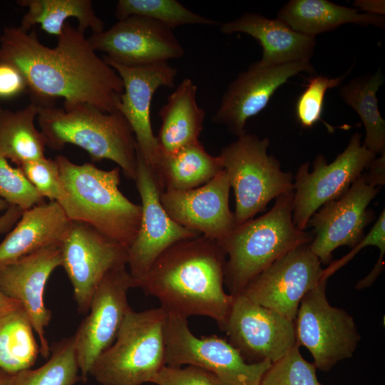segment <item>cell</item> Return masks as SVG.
<instances>
[{"instance_id":"cell-1","label":"cell","mask_w":385,"mask_h":385,"mask_svg":"<svg viewBox=\"0 0 385 385\" xmlns=\"http://www.w3.org/2000/svg\"><path fill=\"white\" fill-rule=\"evenodd\" d=\"M14 65L23 73L31 102L63 107L88 103L107 113L118 111L123 92L117 72L100 58L85 31L68 21L53 48L43 45L34 31L6 26L0 36V62Z\"/></svg>"},{"instance_id":"cell-36","label":"cell","mask_w":385,"mask_h":385,"mask_svg":"<svg viewBox=\"0 0 385 385\" xmlns=\"http://www.w3.org/2000/svg\"><path fill=\"white\" fill-rule=\"evenodd\" d=\"M36 191L50 201L60 202L63 190L56 160L46 157L19 166Z\"/></svg>"},{"instance_id":"cell-25","label":"cell","mask_w":385,"mask_h":385,"mask_svg":"<svg viewBox=\"0 0 385 385\" xmlns=\"http://www.w3.org/2000/svg\"><path fill=\"white\" fill-rule=\"evenodd\" d=\"M277 18L297 32L314 38L346 24L385 26L384 16L360 14L327 0H291L279 10Z\"/></svg>"},{"instance_id":"cell-29","label":"cell","mask_w":385,"mask_h":385,"mask_svg":"<svg viewBox=\"0 0 385 385\" xmlns=\"http://www.w3.org/2000/svg\"><path fill=\"white\" fill-rule=\"evenodd\" d=\"M384 83V76L379 67L374 73L353 78L339 89L342 100L356 112L364 126L362 144L375 155L385 153V121L379 113L376 98Z\"/></svg>"},{"instance_id":"cell-16","label":"cell","mask_w":385,"mask_h":385,"mask_svg":"<svg viewBox=\"0 0 385 385\" xmlns=\"http://www.w3.org/2000/svg\"><path fill=\"white\" fill-rule=\"evenodd\" d=\"M104 58L125 66H143L183 56L185 50L173 30L154 20L130 16L87 38Z\"/></svg>"},{"instance_id":"cell-43","label":"cell","mask_w":385,"mask_h":385,"mask_svg":"<svg viewBox=\"0 0 385 385\" xmlns=\"http://www.w3.org/2000/svg\"><path fill=\"white\" fill-rule=\"evenodd\" d=\"M21 307L16 300L5 294L0 289V318Z\"/></svg>"},{"instance_id":"cell-18","label":"cell","mask_w":385,"mask_h":385,"mask_svg":"<svg viewBox=\"0 0 385 385\" xmlns=\"http://www.w3.org/2000/svg\"><path fill=\"white\" fill-rule=\"evenodd\" d=\"M379 190L361 175L342 197L313 214L307 227H313L315 237L309 245L322 263L329 264L337 247H354L364 237V229L374 217L368 206Z\"/></svg>"},{"instance_id":"cell-12","label":"cell","mask_w":385,"mask_h":385,"mask_svg":"<svg viewBox=\"0 0 385 385\" xmlns=\"http://www.w3.org/2000/svg\"><path fill=\"white\" fill-rule=\"evenodd\" d=\"M133 281L126 267L110 272L96 289L86 317L73 335L81 379L86 381L101 355L114 342L131 309L128 293Z\"/></svg>"},{"instance_id":"cell-14","label":"cell","mask_w":385,"mask_h":385,"mask_svg":"<svg viewBox=\"0 0 385 385\" xmlns=\"http://www.w3.org/2000/svg\"><path fill=\"white\" fill-rule=\"evenodd\" d=\"M135 182L141 200L138 234L128 249V272L135 283L148 271L158 257L174 243L200 235L175 222L164 209L163 192L155 173L137 151Z\"/></svg>"},{"instance_id":"cell-8","label":"cell","mask_w":385,"mask_h":385,"mask_svg":"<svg viewBox=\"0 0 385 385\" xmlns=\"http://www.w3.org/2000/svg\"><path fill=\"white\" fill-rule=\"evenodd\" d=\"M164 327L165 363L194 366L215 375L225 385H260L272 364L248 363L228 341L212 335L197 337L188 319L167 313Z\"/></svg>"},{"instance_id":"cell-9","label":"cell","mask_w":385,"mask_h":385,"mask_svg":"<svg viewBox=\"0 0 385 385\" xmlns=\"http://www.w3.org/2000/svg\"><path fill=\"white\" fill-rule=\"evenodd\" d=\"M327 281L322 279L304 296L294 321L297 344L309 350L322 371L352 357L360 341L354 318L329 304Z\"/></svg>"},{"instance_id":"cell-24","label":"cell","mask_w":385,"mask_h":385,"mask_svg":"<svg viewBox=\"0 0 385 385\" xmlns=\"http://www.w3.org/2000/svg\"><path fill=\"white\" fill-rule=\"evenodd\" d=\"M197 88L185 78L160 108L161 125L156 139L160 155L171 154L199 140L205 112L196 100Z\"/></svg>"},{"instance_id":"cell-19","label":"cell","mask_w":385,"mask_h":385,"mask_svg":"<svg viewBox=\"0 0 385 385\" xmlns=\"http://www.w3.org/2000/svg\"><path fill=\"white\" fill-rule=\"evenodd\" d=\"M301 72L315 73L309 60L269 67L253 63L230 83L212 115V122L225 125L237 137L244 135L248 119L260 113L275 91Z\"/></svg>"},{"instance_id":"cell-20","label":"cell","mask_w":385,"mask_h":385,"mask_svg":"<svg viewBox=\"0 0 385 385\" xmlns=\"http://www.w3.org/2000/svg\"><path fill=\"white\" fill-rule=\"evenodd\" d=\"M231 186L224 170L211 180L188 190H165L161 203L180 226L219 241L237 226L229 205Z\"/></svg>"},{"instance_id":"cell-28","label":"cell","mask_w":385,"mask_h":385,"mask_svg":"<svg viewBox=\"0 0 385 385\" xmlns=\"http://www.w3.org/2000/svg\"><path fill=\"white\" fill-rule=\"evenodd\" d=\"M38 113L33 102L16 111L0 106V153L18 167L46 157L43 135L34 123Z\"/></svg>"},{"instance_id":"cell-45","label":"cell","mask_w":385,"mask_h":385,"mask_svg":"<svg viewBox=\"0 0 385 385\" xmlns=\"http://www.w3.org/2000/svg\"><path fill=\"white\" fill-rule=\"evenodd\" d=\"M9 207V204L6 200L0 197V212L6 211Z\"/></svg>"},{"instance_id":"cell-33","label":"cell","mask_w":385,"mask_h":385,"mask_svg":"<svg viewBox=\"0 0 385 385\" xmlns=\"http://www.w3.org/2000/svg\"><path fill=\"white\" fill-rule=\"evenodd\" d=\"M297 345L279 360L271 364L260 385H322L317 367L307 361Z\"/></svg>"},{"instance_id":"cell-37","label":"cell","mask_w":385,"mask_h":385,"mask_svg":"<svg viewBox=\"0 0 385 385\" xmlns=\"http://www.w3.org/2000/svg\"><path fill=\"white\" fill-rule=\"evenodd\" d=\"M151 383L156 385H225L213 374L194 366L165 365Z\"/></svg>"},{"instance_id":"cell-3","label":"cell","mask_w":385,"mask_h":385,"mask_svg":"<svg viewBox=\"0 0 385 385\" xmlns=\"http://www.w3.org/2000/svg\"><path fill=\"white\" fill-rule=\"evenodd\" d=\"M55 160L63 190L58 203L69 220L84 222L128 249L140 227L141 206L120 190V168L78 165L63 155Z\"/></svg>"},{"instance_id":"cell-17","label":"cell","mask_w":385,"mask_h":385,"mask_svg":"<svg viewBox=\"0 0 385 385\" xmlns=\"http://www.w3.org/2000/svg\"><path fill=\"white\" fill-rule=\"evenodd\" d=\"M103 59L123 81V92L118 111L131 128L138 153L155 173L160 153L151 125V103L158 88L174 86L178 70L168 62L130 67Z\"/></svg>"},{"instance_id":"cell-15","label":"cell","mask_w":385,"mask_h":385,"mask_svg":"<svg viewBox=\"0 0 385 385\" xmlns=\"http://www.w3.org/2000/svg\"><path fill=\"white\" fill-rule=\"evenodd\" d=\"M309 245L299 246L277 260L240 294L294 322L304 296L322 279V262Z\"/></svg>"},{"instance_id":"cell-7","label":"cell","mask_w":385,"mask_h":385,"mask_svg":"<svg viewBox=\"0 0 385 385\" xmlns=\"http://www.w3.org/2000/svg\"><path fill=\"white\" fill-rule=\"evenodd\" d=\"M270 140L245 133L218 155L235 197L236 225L264 212L274 198L294 191L293 175L267 153Z\"/></svg>"},{"instance_id":"cell-41","label":"cell","mask_w":385,"mask_h":385,"mask_svg":"<svg viewBox=\"0 0 385 385\" xmlns=\"http://www.w3.org/2000/svg\"><path fill=\"white\" fill-rule=\"evenodd\" d=\"M23 212L20 207L10 205L0 216V234L9 232L19 220Z\"/></svg>"},{"instance_id":"cell-11","label":"cell","mask_w":385,"mask_h":385,"mask_svg":"<svg viewBox=\"0 0 385 385\" xmlns=\"http://www.w3.org/2000/svg\"><path fill=\"white\" fill-rule=\"evenodd\" d=\"M60 246L61 267L72 285L78 311L86 314L103 278L127 267L128 249L78 221L71 222Z\"/></svg>"},{"instance_id":"cell-34","label":"cell","mask_w":385,"mask_h":385,"mask_svg":"<svg viewBox=\"0 0 385 385\" xmlns=\"http://www.w3.org/2000/svg\"><path fill=\"white\" fill-rule=\"evenodd\" d=\"M354 66L342 76L331 78L327 76H314L298 97L295 114L299 124L304 128H312L321 120L325 94L328 89L342 83L350 73Z\"/></svg>"},{"instance_id":"cell-5","label":"cell","mask_w":385,"mask_h":385,"mask_svg":"<svg viewBox=\"0 0 385 385\" xmlns=\"http://www.w3.org/2000/svg\"><path fill=\"white\" fill-rule=\"evenodd\" d=\"M294 191L276 198L265 214L237 225L217 241L226 257L225 284L236 296L257 274L292 250L309 244L311 233L297 227L292 218Z\"/></svg>"},{"instance_id":"cell-6","label":"cell","mask_w":385,"mask_h":385,"mask_svg":"<svg viewBox=\"0 0 385 385\" xmlns=\"http://www.w3.org/2000/svg\"><path fill=\"white\" fill-rule=\"evenodd\" d=\"M160 307L130 309L111 346L97 359L90 376L101 385H143L165 365L164 327Z\"/></svg>"},{"instance_id":"cell-13","label":"cell","mask_w":385,"mask_h":385,"mask_svg":"<svg viewBox=\"0 0 385 385\" xmlns=\"http://www.w3.org/2000/svg\"><path fill=\"white\" fill-rule=\"evenodd\" d=\"M223 331L248 363L276 362L298 345L293 321L243 294L234 296Z\"/></svg>"},{"instance_id":"cell-42","label":"cell","mask_w":385,"mask_h":385,"mask_svg":"<svg viewBox=\"0 0 385 385\" xmlns=\"http://www.w3.org/2000/svg\"><path fill=\"white\" fill-rule=\"evenodd\" d=\"M353 5L358 11H364L366 14L379 16L385 14L384 0H356Z\"/></svg>"},{"instance_id":"cell-27","label":"cell","mask_w":385,"mask_h":385,"mask_svg":"<svg viewBox=\"0 0 385 385\" xmlns=\"http://www.w3.org/2000/svg\"><path fill=\"white\" fill-rule=\"evenodd\" d=\"M18 4L27 8L19 26L25 31L38 24L45 32L57 37L70 18L78 20V29L83 31L91 29L96 34L104 30L91 0H20Z\"/></svg>"},{"instance_id":"cell-4","label":"cell","mask_w":385,"mask_h":385,"mask_svg":"<svg viewBox=\"0 0 385 385\" xmlns=\"http://www.w3.org/2000/svg\"><path fill=\"white\" fill-rule=\"evenodd\" d=\"M38 106V105H37ZM36 118L46 146L60 150L71 144L84 150L93 161L110 160L124 175L135 180L136 141L128 123L118 111L107 113L88 103L58 108L38 106Z\"/></svg>"},{"instance_id":"cell-26","label":"cell","mask_w":385,"mask_h":385,"mask_svg":"<svg viewBox=\"0 0 385 385\" xmlns=\"http://www.w3.org/2000/svg\"><path fill=\"white\" fill-rule=\"evenodd\" d=\"M223 168L219 156L207 153L200 140L160 155L155 175L163 190H188L211 180Z\"/></svg>"},{"instance_id":"cell-38","label":"cell","mask_w":385,"mask_h":385,"mask_svg":"<svg viewBox=\"0 0 385 385\" xmlns=\"http://www.w3.org/2000/svg\"><path fill=\"white\" fill-rule=\"evenodd\" d=\"M366 246H375L380 253H385V210L384 209L369 233L363 237L353 250L342 259L333 262L327 268L324 269L322 279H327L332 274L351 260L362 248Z\"/></svg>"},{"instance_id":"cell-31","label":"cell","mask_w":385,"mask_h":385,"mask_svg":"<svg viewBox=\"0 0 385 385\" xmlns=\"http://www.w3.org/2000/svg\"><path fill=\"white\" fill-rule=\"evenodd\" d=\"M81 379L72 336L52 344L45 364L13 375L9 385H74Z\"/></svg>"},{"instance_id":"cell-40","label":"cell","mask_w":385,"mask_h":385,"mask_svg":"<svg viewBox=\"0 0 385 385\" xmlns=\"http://www.w3.org/2000/svg\"><path fill=\"white\" fill-rule=\"evenodd\" d=\"M368 168H369V170L362 174L366 183L376 188L384 185L385 183V153L381 155L379 158H375Z\"/></svg>"},{"instance_id":"cell-22","label":"cell","mask_w":385,"mask_h":385,"mask_svg":"<svg viewBox=\"0 0 385 385\" xmlns=\"http://www.w3.org/2000/svg\"><path fill=\"white\" fill-rule=\"evenodd\" d=\"M221 33H244L257 40L262 48L260 67L309 60L314 54L316 38L297 32L282 21L260 14L245 13L220 25Z\"/></svg>"},{"instance_id":"cell-23","label":"cell","mask_w":385,"mask_h":385,"mask_svg":"<svg viewBox=\"0 0 385 385\" xmlns=\"http://www.w3.org/2000/svg\"><path fill=\"white\" fill-rule=\"evenodd\" d=\"M71 222L55 201L24 210L0 243V269L42 248L60 245Z\"/></svg>"},{"instance_id":"cell-35","label":"cell","mask_w":385,"mask_h":385,"mask_svg":"<svg viewBox=\"0 0 385 385\" xmlns=\"http://www.w3.org/2000/svg\"><path fill=\"white\" fill-rule=\"evenodd\" d=\"M0 197L9 205L22 210L44 202V198L36 191L21 170L12 167L0 153Z\"/></svg>"},{"instance_id":"cell-44","label":"cell","mask_w":385,"mask_h":385,"mask_svg":"<svg viewBox=\"0 0 385 385\" xmlns=\"http://www.w3.org/2000/svg\"><path fill=\"white\" fill-rule=\"evenodd\" d=\"M12 376L0 370V385H9Z\"/></svg>"},{"instance_id":"cell-39","label":"cell","mask_w":385,"mask_h":385,"mask_svg":"<svg viewBox=\"0 0 385 385\" xmlns=\"http://www.w3.org/2000/svg\"><path fill=\"white\" fill-rule=\"evenodd\" d=\"M28 91L23 73L14 65L0 62V100H10Z\"/></svg>"},{"instance_id":"cell-30","label":"cell","mask_w":385,"mask_h":385,"mask_svg":"<svg viewBox=\"0 0 385 385\" xmlns=\"http://www.w3.org/2000/svg\"><path fill=\"white\" fill-rule=\"evenodd\" d=\"M39 354L34 327L22 307L0 318V370L14 375L30 369Z\"/></svg>"},{"instance_id":"cell-21","label":"cell","mask_w":385,"mask_h":385,"mask_svg":"<svg viewBox=\"0 0 385 385\" xmlns=\"http://www.w3.org/2000/svg\"><path fill=\"white\" fill-rule=\"evenodd\" d=\"M60 245L42 248L0 269V289L26 312L38 337L40 354L45 358L50 356L45 329L51 312L45 304L44 292L51 274L61 267Z\"/></svg>"},{"instance_id":"cell-10","label":"cell","mask_w":385,"mask_h":385,"mask_svg":"<svg viewBox=\"0 0 385 385\" xmlns=\"http://www.w3.org/2000/svg\"><path fill=\"white\" fill-rule=\"evenodd\" d=\"M361 138V134H353L346 148L330 163L324 155H318L312 172L309 163L299 167L292 202V218L297 227L304 230L313 214L324 204L342 197L376 158Z\"/></svg>"},{"instance_id":"cell-2","label":"cell","mask_w":385,"mask_h":385,"mask_svg":"<svg viewBox=\"0 0 385 385\" xmlns=\"http://www.w3.org/2000/svg\"><path fill=\"white\" fill-rule=\"evenodd\" d=\"M226 255L217 240L197 235L163 252L134 287L167 313L207 317L223 331L234 297L225 292Z\"/></svg>"},{"instance_id":"cell-32","label":"cell","mask_w":385,"mask_h":385,"mask_svg":"<svg viewBox=\"0 0 385 385\" xmlns=\"http://www.w3.org/2000/svg\"><path fill=\"white\" fill-rule=\"evenodd\" d=\"M115 15L118 20L139 16L158 21L170 29L187 25H218L216 21L200 16L176 0H119Z\"/></svg>"}]
</instances>
